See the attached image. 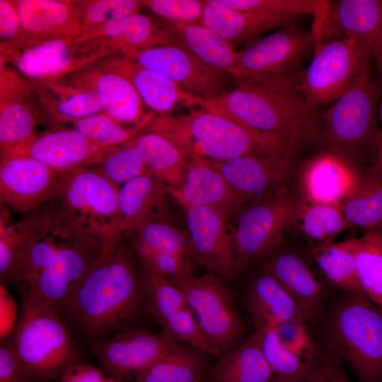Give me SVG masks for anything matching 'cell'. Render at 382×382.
Returning a JSON list of instances; mask_svg holds the SVG:
<instances>
[{
  "instance_id": "obj_35",
  "label": "cell",
  "mask_w": 382,
  "mask_h": 382,
  "mask_svg": "<svg viewBox=\"0 0 382 382\" xmlns=\"http://www.w3.org/2000/svg\"><path fill=\"white\" fill-rule=\"evenodd\" d=\"M176 40L195 57L222 74L231 71L235 61L233 47L200 23H166Z\"/></svg>"
},
{
  "instance_id": "obj_11",
  "label": "cell",
  "mask_w": 382,
  "mask_h": 382,
  "mask_svg": "<svg viewBox=\"0 0 382 382\" xmlns=\"http://www.w3.org/2000/svg\"><path fill=\"white\" fill-rule=\"evenodd\" d=\"M169 279L183 292L187 307L210 341L221 352L232 349L241 335V323L224 280L211 272Z\"/></svg>"
},
{
  "instance_id": "obj_16",
  "label": "cell",
  "mask_w": 382,
  "mask_h": 382,
  "mask_svg": "<svg viewBox=\"0 0 382 382\" xmlns=\"http://www.w3.org/2000/svg\"><path fill=\"white\" fill-rule=\"evenodd\" d=\"M178 344L163 335L134 330L98 340L91 351L110 377L123 382L135 378Z\"/></svg>"
},
{
  "instance_id": "obj_28",
  "label": "cell",
  "mask_w": 382,
  "mask_h": 382,
  "mask_svg": "<svg viewBox=\"0 0 382 382\" xmlns=\"http://www.w3.org/2000/svg\"><path fill=\"white\" fill-rule=\"evenodd\" d=\"M298 17L267 11L236 10L219 0H204L200 24L234 47L240 42L295 21Z\"/></svg>"
},
{
  "instance_id": "obj_21",
  "label": "cell",
  "mask_w": 382,
  "mask_h": 382,
  "mask_svg": "<svg viewBox=\"0 0 382 382\" xmlns=\"http://www.w3.org/2000/svg\"><path fill=\"white\" fill-rule=\"evenodd\" d=\"M176 40L166 24L140 13L117 19L81 33L76 43L88 42L108 57H125L135 52Z\"/></svg>"
},
{
  "instance_id": "obj_23",
  "label": "cell",
  "mask_w": 382,
  "mask_h": 382,
  "mask_svg": "<svg viewBox=\"0 0 382 382\" xmlns=\"http://www.w3.org/2000/svg\"><path fill=\"white\" fill-rule=\"evenodd\" d=\"M59 79L97 91L106 103L104 112L122 125H139L154 113L144 112V103L129 79L100 60Z\"/></svg>"
},
{
  "instance_id": "obj_60",
  "label": "cell",
  "mask_w": 382,
  "mask_h": 382,
  "mask_svg": "<svg viewBox=\"0 0 382 382\" xmlns=\"http://www.w3.org/2000/svg\"><path fill=\"white\" fill-rule=\"evenodd\" d=\"M374 166H376L382 173V132H380L378 138L376 157Z\"/></svg>"
},
{
  "instance_id": "obj_3",
  "label": "cell",
  "mask_w": 382,
  "mask_h": 382,
  "mask_svg": "<svg viewBox=\"0 0 382 382\" xmlns=\"http://www.w3.org/2000/svg\"><path fill=\"white\" fill-rule=\"evenodd\" d=\"M204 108L229 116L297 149L321 139V115L296 91L237 83L234 89L207 100Z\"/></svg>"
},
{
  "instance_id": "obj_26",
  "label": "cell",
  "mask_w": 382,
  "mask_h": 382,
  "mask_svg": "<svg viewBox=\"0 0 382 382\" xmlns=\"http://www.w3.org/2000/svg\"><path fill=\"white\" fill-rule=\"evenodd\" d=\"M100 61L129 79L144 105L160 115H167L178 103L203 108L206 102L205 99L188 93L165 76L132 59L114 55Z\"/></svg>"
},
{
  "instance_id": "obj_34",
  "label": "cell",
  "mask_w": 382,
  "mask_h": 382,
  "mask_svg": "<svg viewBox=\"0 0 382 382\" xmlns=\"http://www.w3.org/2000/svg\"><path fill=\"white\" fill-rule=\"evenodd\" d=\"M130 142L149 170L168 189L181 184L189 158L170 139L160 133L146 131Z\"/></svg>"
},
{
  "instance_id": "obj_20",
  "label": "cell",
  "mask_w": 382,
  "mask_h": 382,
  "mask_svg": "<svg viewBox=\"0 0 382 382\" xmlns=\"http://www.w3.org/2000/svg\"><path fill=\"white\" fill-rule=\"evenodd\" d=\"M114 147H105L74 129L37 133L27 142L1 156H28L59 172L92 167Z\"/></svg>"
},
{
  "instance_id": "obj_6",
  "label": "cell",
  "mask_w": 382,
  "mask_h": 382,
  "mask_svg": "<svg viewBox=\"0 0 382 382\" xmlns=\"http://www.w3.org/2000/svg\"><path fill=\"white\" fill-rule=\"evenodd\" d=\"M315 43L312 31L291 22L236 52L229 74L237 83L299 92V67Z\"/></svg>"
},
{
  "instance_id": "obj_56",
  "label": "cell",
  "mask_w": 382,
  "mask_h": 382,
  "mask_svg": "<svg viewBox=\"0 0 382 382\" xmlns=\"http://www.w3.org/2000/svg\"><path fill=\"white\" fill-rule=\"evenodd\" d=\"M105 378L103 369L76 363L66 369L51 382H103Z\"/></svg>"
},
{
  "instance_id": "obj_33",
  "label": "cell",
  "mask_w": 382,
  "mask_h": 382,
  "mask_svg": "<svg viewBox=\"0 0 382 382\" xmlns=\"http://www.w3.org/2000/svg\"><path fill=\"white\" fill-rule=\"evenodd\" d=\"M248 307L256 329L261 330L274 329L293 319H301L297 306L289 294L272 276L265 272L253 283Z\"/></svg>"
},
{
  "instance_id": "obj_59",
  "label": "cell",
  "mask_w": 382,
  "mask_h": 382,
  "mask_svg": "<svg viewBox=\"0 0 382 382\" xmlns=\"http://www.w3.org/2000/svg\"><path fill=\"white\" fill-rule=\"evenodd\" d=\"M372 58L376 64V81L379 96L382 94V37L372 51Z\"/></svg>"
},
{
  "instance_id": "obj_54",
  "label": "cell",
  "mask_w": 382,
  "mask_h": 382,
  "mask_svg": "<svg viewBox=\"0 0 382 382\" xmlns=\"http://www.w3.org/2000/svg\"><path fill=\"white\" fill-rule=\"evenodd\" d=\"M0 382H33L8 338L1 341Z\"/></svg>"
},
{
  "instance_id": "obj_53",
  "label": "cell",
  "mask_w": 382,
  "mask_h": 382,
  "mask_svg": "<svg viewBox=\"0 0 382 382\" xmlns=\"http://www.w3.org/2000/svg\"><path fill=\"white\" fill-rule=\"evenodd\" d=\"M0 43L27 47L16 0H0Z\"/></svg>"
},
{
  "instance_id": "obj_4",
  "label": "cell",
  "mask_w": 382,
  "mask_h": 382,
  "mask_svg": "<svg viewBox=\"0 0 382 382\" xmlns=\"http://www.w3.org/2000/svg\"><path fill=\"white\" fill-rule=\"evenodd\" d=\"M330 353L345 361L360 382H382V313L363 292H345L329 311Z\"/></svg>"
},
{
  "instance_id": "obj_19",
  "label": "cell",
  "mask_w": 382,
  "mask_h": 382,
  "mask_svg": "<svg viewBox=\"0 0 382 382\" xmlns=\"http://www.w3.org/2000/svg\"><path fill=\"white\" fill-rule=\"evenodd\" d=\"M207 161L245 203L284 188L293 168L292 158L279 154H249L224 161Z\"/></svg>"
},
{
  "instance_id": "obj_22",
  "label": "cell",
  "mask_w": 382,
  "mask_h": 382,
  "mask_svg": "<svg viewBox=\"0 0 382 382\" xmlns=\"http://www.w3.org/2000/svg\"><path fill=\"white\" fill-rule=\"evenodd\" d=\"M316 44L333 36L357 41L371 52L382 37V0L330 1L325 16L313 21Z\"/></svg>"
},
{
  "instance_id": "obj_46",
  "label": "cell",
  "mask_w": 382,
  "mask_h": 382,
  "mask_svg": "<svg viewBox=\"0 0 382 382\" xmlns=\"http://www.w3.org/2000/svg\"><path fill=\"white\" fill-rule=\"evenodd\" d=\"M135 236L155 250L185 259L191 256L187 230L178 228L163 219L146 223L136 232Z\"/></svg>"
},
{
  "instance_id": "obj_63",
  "label": "cell",
  "mask_w": 382,
  "mask_h": 382,
  "mask_svg": "<svg viewBox=\"0 0 382 382\" xmlns=\"http://www.w3.org/2000/svg\"><path fill=\"white\" fill-rule=\"evenodd\" d=\"M103 382H122V381H120L118 379H116V378H115L113 377L109 376V377H106V378L104 380Z\"/></svg>"
},
{
  "instance_id": "obj_17",
  "label": "cell",
  "mask_w": 382,
  "mask_h": 382,
  "mask_svg": "<svg viewBox=\"0 0 382 382\" xmlns=\"http://www.w3.org/2000/svg\"><path fill=\"white\" fill-rule=\"evenodd\" d=\"M126 58L168 78L188 93L207 100L221 95L222 73L190 54L177 40L130 54Z\"/></svg>"
},
{
  "instance_id": "obj_41",
  "label": "cell",
  "mask_w": 382,
  "mask_h": 382,
  "mask_svg": "<svg viewBox=\"0 0 382 382\" xmlns=\"http://www.w3.org/2000/svg\"><path fill=\"white\" fill-rule=\"evenodd\" d=\"M155 117L154 112L141 123L125 127L105 112L71 121L73 129L91 141L105 147L122 146L144 132Z\"/></svg>"
},
{
  "instance_id": "obj_38",
  "label": "cell",
  "mask_w": 382,
  "mask_h": 382,
  "mask_svg": "<svg viewBox=\"0 0 382 382\" xmlns=\"http://www.w3.org/2000/svg\"><path fill=\"white\" fill-rule=\"evenodd\" d=\"M294 225L313 244V248L332 242L340 233L349 228L340 205L299 201Z\"/></svg>"
},
{
  "instance_id": "obj_8",
  "label": "cell",
  "mask_w": 382,
  "mask_h": 382,
  "mask_svg": "<svg viewBox=\"0 0 382 382\" xmlns=\"http://www.w3.org/2000/svg\"><path fill=\"white\" fill-rule=\"evenodd\" d=\"M378 98L369 66L358 83L321 115V139L349 160L371 154L376 157L381 132L376 125Z\"/></svg>"
},
{
  "instance_id": "obj_51",
  "label": "cell",
  "mask_w": 382,
  "mask_h": 382,
  "mask_svg": "<svg viewBox=\"0 0 382 382\" xmlns=\"http://www.w3.org/2000/svg\"><path fill=\"white\" fill-rule=\"evenodd\" d=\"M280 342L300 357L314 361V348L306 322L300 318L280 324L274 329Z\"/></svg>"
},
{
  "instance_id": "obj_39",
  "label": "cell",
  "mask_w": 382,
  "mask_h": 382,
  "mask_svg": "<svg viewBox=\"0 0 382 382\" xmlns=\"http://www.w3.org/2000/svg\"><path fill=\"white\" fill-rule=\"evenodd\" d=\"M204 371V364L199 354L178 344L134 380L135 382H200Z\"/></svg>"
},
{
  "instance_id": "obj_31",
  "label": "cell",
  "mask_w": 382,
  "mask_h": 382,
  "mask_svg": "<svg viewBox=\"0 0 382 382\" xmlns=\"http://www.w3.org/2000/svg\"><path fill=\"white\" fill-rule=\"evenodd\" d=\"M31 84L46 115L53 122L69 123L105 112V101L102 95L94 89L79 86L62 79Z\"/></svg>"
},
{
  "instance_id": "obj_37",
  "label": "cell",
  "mask_w": 382,
  "mask_h": 382,
  "mask_svg": "<svg viewBox=\"0 0 382 382\" xmlns=\"http://www.w3.org/2000/svg\"><path fill=\"white\" fill-rule=\"evenodd\" d=\"M356 238L311 248L309 254L328 281L346 292H363L355 257Z\"/></svg>"
},
{
  "instance_id": "obj_49",
  "label": "cell",
  "mask_w": 382,
  "mask_h": 382,
  "mask_svg": "<svg viewBox=\"0 0 382 382\" xmlns=\"http://www.w3.org/2000/svg\"><path fill=\"white\" fill-rule=\"evenodd\" d=\"M132 248L147 272L170 277L192 274V266L185 258L155 250L136 236Z\"/></svg>"
},
{
  "instance_id": "obj_64",
  "label": "cell",
  "mask_w": 382,
  "mask_h": 382,
  "mask_svg": "<svg viewBox=\"0 0 382 382\" xmlns=\"http://www.w3.org/2000/svg\"><path fill=\"white\" fill-rule=\"evenodd\" d=\"M375 231L378 233L382 243V226H381L380 228L377 229H375Z\"/></svg>"
},
{
  "instance_id": "obj_61",
  "label": "cell",
  "mask_w": 382,
  "mask_h": 382,
  "mask_svg": "<svg viewBox=\"0 0 382 382\" xmlns=\"http://www.w3.org/2000/svg\"><path fill=\"white\" fill-rule=\"evenodd\" d=\"M305 381V380H304ZM304 381H299V380H289V379H281V378H276L274 377V382H304Z\"/></svg>"
},
{
  "instance_id": "obj_50",
  "label": "cell",
  "mask_w": 382,
  "mask_h": 382,
  "mask_svg": "<svg viewBox=\"0 0 382 382\" xmlns=\"http://www.w3.org/2000/svg\"><path fill=\"white\" fill-rule=\"evenodd\" d=\"M142 3L167 23H200L204 1L144 0Z\"/></svg>"
},
{
  "instance_id": "obj_32",
  "label": "cell",
  "mask_w": 382,
  "mask_h": 382,
  "mask_svg": "<svg viewBox=\"0 0 382 382\" xmlns=\"http://www.w3.org/2000/svg\"><path fill=\"white\" fill-rule=\"evenodd\" d=\"M263 332L256 329L242 345L226 352L210 371L213 382H274V374L262 349Z\"/></svg>"
},
{
  "instance_id": "obj_52",
  "label": "cell",
  "mask_w": 382,
  "mask_h": 382,
  "mask_svg": "<svg viewBox=\"0 0 382 382\" xmlns=\"http://www.w3.org/2000/svg\"><path fill=\"white\" fill-rule=\"evenodd\" d=\"M17 251L15 224L8 210L1 204L0 219V275L4 284L7 282L14 265Z\"/></svg>"
},
{
  "instance_id": "obj_30",
  "label": "cell",
  "mask_w": 382,
  "mask_h": 382,
  "mask_svg": "<svg viewBox=\"0 0 382 382\" xmlns=\"http://www.w3.org/2000/svg\"><path fill=\"white\" fill-rule=\"evenodd\" d=\"M264 272L272 276L295 302L300 317L305 322L318 313L323 288L303 259L295 253L284 251L274 255Z\"/></svg>"
},
{
  "instance_id": "obj_36",
  "label": "cell",
  "mask_w": 382,
  "mask_h": 382,
  "mask_svg": "<svg viewBox=\"0 0 382 382\" xmlns=\"http://www.w3.org/2000/svg\"><path fill=\"white\" fill-rule=\"evenodd\" d=\"M340 208L349 227L370 231L382 226V173L376 166L361 173L356 186Z\"/></svg>"
},
{
  "instance_id": "obj_9",
  "label": "cell",
  "mask_w": 382,
  "mask_h": 382,
  "mask_svg": "<svg viewBox=\"0 0 382 382\" xmlns=\"http://www.w3.org/2000/svg\"><path fill=\"white\" fill-rule=\"evenodd\" d=\"M372 52L353 40L329 38L315 45L303 71L299 92L313 108L336 101L351 90L369 68Z\"/></svg>"
},
{
  "instance_id": "obj_15",
  "label": "cell",
  "mask_w": 382,
  "mask_h": 382,
  "mask_svg": "<svg viewBox=\"0 0 382 382\" xmlns=\"http://www.w3.org/2000/svg\"><path fill=\"white\" fill-rule=\"evenodd\" d=\"M59 172L28 156L1 158V204L25 214L57 198Z\"/></svg>"
},
{
  "instance_id": "obj_43",
  "label": "cell",
  "mask_w": 382,
  "mask_h": 382,
  "mask_svg": "<svg viewBox=\"0 0 382 382\" xmlns=\"http://www.w3.org/2000/svg\"><path fill=\"white\" fill-rule=\"evenodd\" d=\"M92 167L117 188L149 171L140 153L130 141L114 147Z\"/></svg>"
},
{
  "instance_id": "obj_48",
  "label": "cell",
  "mask_w": 382,
  "mask_h": 382,
  "mask_svg": "<svg viewBox=\"0 0 382 382\" xmlns=\"http://www.w3.org/2000/svg\"><path fill=\"white\" fill-rule=\"evenodd\" d=\"M222 4L236 10L267 11L299 16L311 15L314 21L323 19L330 1L326 0H219Z\"/></svg>"
},
{
  "instance_id": "obj_2",
  "label": "cell",
  "mask_w": 382,
  "mask_h": 382,
  "mask_svg": "<svg viewBox=\"0 0 382 382\" xmlns=\"http://www.w3.org/2000/svg\"><path fill=\"white\" fill-rule=\"evenodd\" d=\"M146 131L164 135L188 158L197 156L224 161L249 154H279L292 158L297 150L278 138L204 108L180 117L155 116Z\"/></svg>"
},
{
  "instance_id": "obj_58",
  "label": "cell",
  "mask_w": 382,
  "mask_h": 382,
  "mask_svg": "<svg viewBox=\"0 0 382 382\" xmlns=\"http://www.w3.org/2000/svg\"><path fill=\"white\" fill-rule=\"evenodd\" d=\"M329 382H351L343 368L342 361L335 354L328 353Z\"/></svg>"
},
{
  "instance_id": "obj_12",
  "label": "cell",
  "mask_w": 382,
  "mask_h": 382,
  "mask_svg": "<svg viewBox=\"0 0 382 382\" xmlns=\"http://www.w3.org/2000/svg\"><path fill=\"white\" fill-rule=\"evenodd\" d=\"M102 251L100 241L90 236L82 235L71 241L28 283L23 299L44 305L59 315Z\"/></svg>"
},
{
  "instance_id": "obj_44",
  "label": "cell",
  "mask_w": 382,
  "mask_h": 382,
  "mask_svg": "<svg viewBox=\"0 0 382 382\" xmlns=\"http://www.w3.org/2000/svg\"><path fill=\"white\" fill-rule=\"evenodd\" d=\"M162 335L178 343L185 342L193 348L221 357V352L210 341L187 306L161 323Z\"/></svg>"
},
{
  "instance_id": "obj_14",
  "label": "cell",
  "mask_w": 382,
  "mask_h": 382,
  "mask_svg": "<svg viewBox=\"0 0 382 382\" xmlns=\"http://www.w3.org/2000/svg\"><path fill=\"white\" fill-rule=\"evenodd\" d=\"M43 113L31 83L0 61L1 156L37 134L36 127L42 120Z\"/></svg>"
},
{
  "instance_id": "obj_42",
  "label": "cell",
  "mask_w": 382,
  "mask_h": 382,
  "mask_svg": "<svg viewBox=\"0 0 382 382\" xmlns=\"http://www.w3.org/2000/svg\"><path fill=\"white\" fill-rule=\"evenodd\" d=\"M262 349L276 378L304 381L314 361H308L285 347L274 329L262 330Z\"/></svg>"
},
{
  "instance_id": "obj_29",
  "label": "cell",
  "mask_w": 382,
  "mask_h": 382,
  "mask_svg": "<svg viewBox=\"0 0 382 382\" xmlns=\"http://www.w3.org/2000/svg\"><path fill=\"white\" fill-rule=\"evenodd\" d=\"M168 187L150 170L118 188V207L122 235L136 233L149 221L163 219Z\"/></svg>"
},
{
  "instance_id": "obj_62",
  "label": "cell",
  "mask_w": 382,
  "mask_h": 382,
  "mask_svg": "<svg viewBox=\"0 0 382 382\" xmlns=\"http://www.w3.org/2000/svg\"><path fill=\"white\" fill-rule=\"evenodd\" d=\"M380 101H379V105H378V111H379V116L380 119L382 122V94L380 95Z\"/></svg>"
},
{
  "instance_id": "obj_45",
  "label": "cell",
  "mask_w": 382,
  "mask_h": 382,
  "mask_svg": "<svg viewBox=\"0 0 382 382\" xmlns=\"http://www.w3.org/2000/svg\"><path fill=\"white\" fill-rule=\"evenodd\" d=\"M79 11L81 33L132 14L144 8L138 0H80L76 1ZM80 34V35H81Z\"/></svg>"
},
{
  "instance_id": "obj_47",
  "label": "cell",
  "mask_w": 382,
  "mask_h": 382,
  "mask_svg": "<svg viewBox=\"0 0 382 382\" xmlns=\"http://www.w3.org/2000/svg\"><path fill=\"white\" fill-rule=\"evenodd\" d=\"M144 282L152 313L159 323L187 306L183 292L165 276L146 272Z\"/></svg>"
},
{
  "instance_id": "obj_24",
  "label": "cell",
  "mask_w": 382,
  "mask_h": 382,
  "mask_svg": "<svg viewBox=\"0 0 382 382\" xmlns=\"http://www.w3.org/2000/svg\"><path fill=\"white\" fill-rule=\"evenodd\" d=\"M168 192L185 209L210 208L226 219L245 204L207 160L197 156L189 158L181 184Z\"/></svg>"
},
{
  "instance_id": "obj_5",
  "label": "cell",
  "mask_w": 382,
  "mask_h": 382,
  "mask_svg": "<svg viewBox=\"0 0 382 382\" xmlns=\"http://www.w3.org/2000/svg\"><path fill=\"white\" fill-rule=\"evenodd\" d=\"M54 202L70 223L100 241L102 254L114 250L120 243L122 232L118 188L94 168L63 172Z\"/></svg>"
},
{
  "instance_id": "obj_57",
  "label": "cell",
  "mask_w": 382,
  "mask_h": 382,
  "mask_svg": "<svg viewBox=\"0 0 382 382\" xmlns=\"http://www.w3.org/2000/svg\"><path fill=\"white\" fill-rule=\"evenodd\" d=\"M304 382H329V359L328 354L316 359Z\"/></svg>"
},
{
  "instance_id": "obj_27",
  "label": "cell",
  "mask_w": 382,
  "mask_h": 382,
  "mask_svg": "<svg viewBox=\"0 0 382 382\" xmlns=\"http://www.w3.org/2000/svg\"><path fill=\"white\" fill-rule=\"evenodd\" d=\"M27 47L36 42L78 37L82 29L76 1L16 0Z\"/></svg>"
},
{
  "instance_id": "obj_55",
  "label": "cell",
  "mask_w": 382,
  "mask_h": 382,
  "mask_svg": "<svg viewBox=\"0 0 382 382\" xmlns=\"http://www.w3.org/2000/svg\"><path fill=\"white\" fill-rule=\"evenodd\" d=\"M17 304L8 293L4 285L0 284V338L7 339L13 334L17 322Z\"/></svg>"
},
{
  "instance_id": "obj_7",
  "label": "cell",
  "mask_w": 382,
  "mask_h": 382,
  "mask_svg": "<svg viewBox=\"0 0 382 382\" xmlns=\"http://www.w3.org/2000/svg\"><path fill=\"white\" fill-rule=\"evenodd\" d=\"M12 346L33 382H51L78 363L79 353L59 315L48 307L22 299Z\"/></svg>"
},
{
  "instance_id": "obj_18",
  "label": "cell",
  "mask_w": 382,
  "mask_h": 382,
  "mask_svg": "<svg viewBox=\"0 0 382 382\" xmlns=\"http://www.w3.org/2000/svg\"><path fill=\"white\" fill-rule=\"evenodd\" d=\"M191 257L201 266L223 280L229 281L239 269L226 219L216 210L206 207L185 209Z\"/></svg>"
},
{
  "instance_id": "obj_13",
  "label": "cell",
  "mask_w": 382,
  "mask_h": 382,
  "mask_svg": "<svg viewBox=\"0 0 382 382\" xmlns=\"http://www.w3.org/2000/svg\"><path fill=\"white\" fill-rule=\"evenodd\" d=\"M100 58L75 39L56 38L23 49L0 44V61L31 83L58 80Z\"/></svg>"
},
{
  "instance_id": "obj_40",
  "label": "cell",
  "mask_w": 382,
  "mask_h": 382,
  "mask_svg": "<svg viewBox=\"0 0 382 382\" xmlns=\"http://www.w3.org/2000/svg\"><path fill=\"white\" fill-rule=\"evenodd\" d=\"M355 257L362 291L382 313V243L375 230L356 238Z\"/></svg>"
},
{
  "instance_id": "obj_1",
  "label": "cell",
  "mask_w": 382,
  "mask_h": 382,
  "mask_svg": "<svg viewBox=\"0 0 382 382\" xmlns=\"http://www.w3.org/2000/svg\"><path fill=\"white\" fill-rule=\"evenodd\" d=\"M146 296L130 250L120 242L101 254L62 312L85 336L108 337L139 310Z\"/></svg>"
},
{
  "instance_id": "obj_25",
  "label": "cell",
  "mask_w": 382,
  "mask_h": 382,
  "mask_svg": "<svg viewBox=\"0 0 382 382\" xmlns=\"http://www.w3.org/2000/svg\"><path fill=\"white\" fill-rule=\"evenodd\" d=\"M361 173L350 160L333 151L312 158L300 176L304 199L340 205L356 186Z\"/></svg>"
},
{
  "instance_id": "obj_10",
  "label": "cell",
  "mask_w": 382,
  "mask_h": 382,
  "mask_svg": "<svg viewBox=\"0 0 382 382\" xmlns=\"http://www.w3.org/2000/svg\"><path fill=\"white\" fill-rule=\"evenodd\" d=\"M299 201L282 188L250 202L239 214L231 233L236 260L243 264L272 251L294 225Z\"/></svg>"
}]
</instances>
